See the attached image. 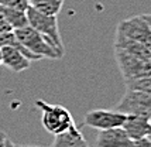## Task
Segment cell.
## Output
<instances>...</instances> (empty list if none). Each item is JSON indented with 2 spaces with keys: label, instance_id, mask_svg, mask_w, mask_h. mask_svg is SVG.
Masks as SVG:
<instances>
[{
  "label": "cell",
  "instance_id": "1",
  "mask_svg": "<svg viewBox=\"0 0 151 147\" xmlns=\"http://www.w3.org/2000/svg\"><path fill=\"white\" fill-rule=\"evenodd\" d=\"M35 106L41 110V123L48 133L57 136L75 125L71 112L61 105H52L42 99L35 100Z\"/></svg>",
  "mask_w": 151,
  "mask_h": 147
},
{
  "label": "cell",
  "instance_id": "10",
  "mask_svg": "<svg viewBox=\"0 0 151 147\" xmlns=\"http://www.w3.org/2000/svg\"><path fill=\"white\" fill-rule=\"evenodd\" d=\"M1 57L3 65L13 72H23L31 65V60H28L20 50L14 47H1Z\"/></svg>",
  "mask_w": 151,
  "mask_h": 147
},
{
  "label": "cell",
  "instance_id": "21",
  "mask_svg": "<svg viewBox=\"0 0 151 147\" xmlns=\"http://www.w3.org/2000/svg\"><path fill=\"white\" fill-rule=\"evenodd\" d=\"M27 147H40V146H27Z\"/></svg>",
  "mask_w": 151,
  "mask_h": 147
},
{
  "label": "cell",
  "instance_id": "15",
  "mask_svg": "<svg viewBox=\"0 0 151 147\" xmlns=\"http://www.w3.org/2000/svg\"><path fill=\"white\" fill-rule=\"evenodd\" d=\"M126 86L129 89H136V91H143V92L151 94V75L141 78V79H136L133 82H127Z\"/></svg>",
  "mask_w": 151,
  "mask_h": 147
},
{
  "label": "cell",
  "instance_id": "12",
  "mask_svg": "<svg viewBox=\"0 0 151 147\" xmlns=\"http://www.w3.org/2000/svg\"><path fill=\"white\" fill-rule=\"evenodd\" d=\"M114 48L122 50V51H124V53L132 54V55H136L138 58L150 61V55H151L150 47H145V45L140 44L137 41L129 40V38H126L123 35L116 34V37H114Z\"/></svg>",
  "mask_w": 151,
  "mask_h": 147
},
{
  "label": "cell",
  "instance_id": "20",
  "mask_svg": "<svg viewBox=\"0 0 151 147\" xmlns=\"http://www.w3.org/2000/svg\"><path fill=\"white\" fill-rule=\"evenodd\" d=\"M3 64V57H1V48H0V65Z\"/></svg>",
  "mask_w": 151,
  "mask_h": 147
},
{
  "label": "cell",
  "instance_id": "18",
  "mask_svg": "<svg viewBox=\"0 0 151 147\" xmlns=\"http://www.w3.org/2000/svg\"><path fill=\"white\" fill-rule=\"evenodd\" d=\"M6 31H12V28H10V26L7 24V21L4 20L3 14L0 13V34L6 33Z\"/></svg>",
  "mask_w": 151,
  "mask_h": 147
},
{
  "label": "cell",
  "instance_id": "16",
  "mask_svg": "<svg viewBox=\"0 0 151 147\" xmlns=\"http://www.w3.org/2000/svg\"><path fill=\"white\" fill-rule=\"evenodd\" d=\"M0 6L20 10V12H27L30 4H28V0H0Z\"/></svg>",
  "mask_w": 151,
  "mask_h": 147
},
{
  "label": "cell",
  "instance_id": "11",
  "mask_svg": "<svg viewBox=\"0 0 151 147\" xmlns=\"http://www.w3.org/2000/svg\"><path fill=\"white\" fill-rule=\"evenodd\" d=\"M50 147H89V144L79 127L73 125L64 133L54 136V141Z\"/></svg>",
  "mask_w": 151,
  "mask_h": 147
},
{
  "label": "cell",
  "instance_id": "7",
  "mask_svg": "<svg viewBox=\"0 0 151 147\" xmlns=\"http://www.w3.org/2000/svg\"><path fill=\"white\" fill-rule=\"evenodd\" d=\"M127 115L119 110H109V109H95L85 115L83 123L86 126L96 129V130H106L113 127H122L124 123Z\"/></svg>",
  "mask_w": 151,
  "mask_h": 147
},
{
  "label": "cell",
  "instance_id": "23",
  "mask_svg": "<svg viewBox=\"0 0 151 147\" xmlns=\"http://www.w3.org/2000/svg\"><path fill=\"white\" fill-rule=\"evenodd\" d=\"M16 147H27V146H16Z\"/></svg>",
  "mask_w": 151,
  "mask_h": 147
},
{
  "label": "cell",
  "instance_id": "19",
  "mask_svg": "<svg viewBox=\"0 0 151 147\" xmlns=\"http://www.w3.org/2000/svg\"><path fill=\"white\" fill-rule=\"evenodd\" d=\"M143 16H144L145 21L148 23V26H150V28H151V14H143Z\"/></svg>",
  "mask_w": 151,
  "mask_h": 147
},
{
  "label": "cell",
  "instance_id": "24",
  "mask_svg": "<svg viewBox=\"0 0 151 147\" xmlns=\"http://www.w3.org/2000/svg\"><path fill=\"white\" fill-rule=\"evenodd\" d=\"M150 62H151V55H150Z\"/></svg>",
  "mask_w": 151,
  "mask_h": 147
},
{
  "label": "cell",
  "instance_id": "3",
  "mask_svg": "<svg viewBox=\"0 0 151 147\" xmlns=\"http://www.w3.org/2000/svg\"><path fill=\"white\" fill-rule=\"evenodd\" d=\"M14 34L20 41V44L26 48L27 51L35 55L38 60L41 58H48V60H59L62 58L58 54V51L52 47V44L42 37L38 31H35L33 27L26 26L23 28L14 30Z\"/></svg>",
  "mask_w": 151,
  "mask_h": 147
},
{
  "label": "cell",
  "instance_id": "8",
  "mask_svg": "<svg viewBox=\"0 0 151 147\" xmlns=\"http://www.w3.org/2000/svg\"><path fill=\"white\" fill-rule=\"evenodd\" d=\"M98 147H134V140H132L123 127H113L106 130H99L96 137Z\"/></svg>",
  "mask_w": 151,
  "mask_h": 147
},
{
  "label": "cell",
  "instance_id": "9",
  "mask_svg": "<svg viewBox=\"0 0 151 147\" xmlns=\"http://www.w3.org/2000/svg\"><path fill=\"white\" fill-rule=\"evenodd\" d=\"M122 127L124 129V132L132 140H138V139L147 137L150 134L151 120L147 117L136 116V115H127Z\"/></svg>",
  "mask_w": 151,
  "mask_h": 147
},
{
  "label": "cell",
  "instance_id": "14",
  "mask_svg": "<svg viewBox=\"0 0 151 147\" xmlns=\"http://www.w3.org/2000/svg\"><path fill=\"white\" fill-rule=\"evenodd\" d=\"M65 0H28L30 7L48 16H58Z\"/></svg>",
  "mask_w": 151,
  "mask_h": 147
},
{
  "label": "cell",
  "instance_id": "6",
  "mask_svg": "<svg viewBox=\"0 0 151 147\" xmlns=\"http://www.w3.org/2000/svg\"><path fill=\"white\" fill-rule=\"evenodd\" d=\"M116 34L151 48V28L144 16H133L130 19L120 21L116 28Z\"/></svg>",
  "mask_w": 151,
  "mask_h": 147
},
{
  "label": "cell",
  "instance_id": "17",
  "mask_svg": "<svg viewBox=\"0 0 151 147\" xmlns=\"http://www.w3.org/2000/svg\"><path fill=\"white\" fill-rule=\"evenodd\" d=\"M134 147H151V139L150 137H143L134 140Z\"/></svg>",
  "mask_w": 151,
  "mask_h": 147
},
{
  "label": "cell",
  "instance_id": "22",
  "mask_svg": "<svg viewBox=\"0 0 151 147\" xmlns=\"http://www.w3.org/2000/svg\"><path fill=\"white\" fill-rule=\"evenodd\" d=\"M147 137H150V139H151V132H150V134H148V136H147Z\"/></svg>",
  "mask_w": 151,
  "mask_h": 147
},
{
  "label": "cell",
  "instance_id": "4",
  "mask_svg": "<svg viewBox=\"0 0 151 147\" xmlns=\"http://www.w3.org/2000/svg\"><path fill=\"white\" fill-rule=\"evenodd\" d=\"M114 57L126 84L151 75V62L148 60L138 58L117 48H114Z\"/></svg>",
  "mask_w": 151,
  "mask_h": 147
},
{
  "label": "cell",
  "instance_id": "13",
  "mask_svg": "<svg viewBox=\"0 0 151 147\" xmlns=\"http://www.w3.org/2000/svg\"><path fill=\"white\" fill-rule=\"evenodd\" d=\"M0 13L3 14L4 20L7 21V24L10 26V28L13 31L28 26V19H27L26 12H20V10H14V9L0 6Z\"/></svg>",
  "mask_w": 151,
  "mask_h": 147
},
{
  "label": "cell",
  "instance_id": "2",
  "mask_svg": "<svg viewBox=\"0 0 151 147\" xmlns=\"http://www.w3.org/2000/svg\"><path fill=\"white\" fill-rule=\"evenodd\" d=\"M27 19H28V26L33 27L35 31H38L42 37L52 44V47L58 51L61 57H64L65 48L61 40V34L58 28V20L57 16H48V14L40 13L33 7L27 9Z\"/></svg>",
  "mask_w": 151,
  "mask_h": 147
},
{
  "label": "cell",
  "instance_id": "5",
  "mask_svg": "<svg viewBox=\"0 0 151 147\" xmlns=\"http://www.w3.org/2000/svg\"><path fill=\"white\" fill-rule=\"evenodd\" d=\"M116 110L126 115H136L151 120V94L129 89L116 106Z\"/></svg>",
  "mask_w": 151,
  "mask_h": 147
}]
</instances>
